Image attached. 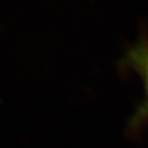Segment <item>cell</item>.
Wrapping results in <instances>:
<instances>
[{"instance_id":"6da1fadb","label":"cell","mask_w":148,"mask_h":148,"mask_svg":"<svg viewBox=\"0 0 148 148\" xmlns=\"http://www.w3.org/2000/svg\"><path fill=\"white\" fill-rule=\"evenodd\" d=\"M128 63L132 69L138 73L145 88L146 95V110L148 112V42H143L136 45L128 52Z\"/></svg>"}]
</instances>
